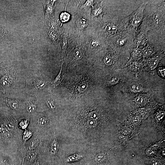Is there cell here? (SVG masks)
<instances>
[{
    "label": "cell",
    "instance_id": "d6a6232c",
    "mask_svg": "<svg viewBox=\"0 0 165 165\" xmlns=\"http://www.w3.org/2000/svg\"><path fill=\"white\" fill-rule=\"evenodd\" d=\"M139 112L142 115L144 116L146 113V111L144 108H140L139 109Z\"/></svg>",
    "mask_w": 165,
    "mask_h": 165
},
{
    "label": "cell",
    "instance_id": "5b68a950",
    "mask_svg": "<svg viewBox=\"0 0 165 165\" xmlns=\"http://www.w3.org/2000/svg\"><path fill=\"white\" fill-rule=\"evenodd\" d=\"M162 53L155 54L151 57H148L145 62L146 68L150 70H154L158 66L162 58Z\"/></svg>",
    "mask_w": 165,
    "mask_h": 165
},
{
    "label": "cell",
    "instance_id": "4dcf8cb0",
    "mask_svg": "<svg viewBox=\"0 0 165 165\" xmlns=\"http://www.w3.org/2000/svg\"><path fill=\"white\" fill-rule=\"evenodd\" d=\"M119 80V78L118 76L113 77L111 79L109 82L111 84H115L118 83Z\"/></svg>",
    "mask_w": 165,
    "mask_h": 165
},
{
    "label": "cell",
    "instance_id": "6da1fadb",
    "mask_svg": "<svg viewBox=\"0 0 165 165\" xmlns=\"http://www.w3.org/2000/svg\"><path fill=\"white\" fill-rule=\"evenodd\" d=\"M147 3V2H144L128 18L126 28L129 31L133 33L137 32L143 20L144 9Z\"/></svg>",
    "mask_w": 165,
    "mask_h": 165
},
{
    "label": "cell",
    "instance_id": "2e32d148",
    "mask_svg": "<svg viewBox=\"0 0 165 165\" xmlns=\"http://www.w3.org/2000/svg\"><path fill=\"white\" fill-rule=\"evenodd\" d=\"M83 157V155L81 154H75L68 157L67 158V161L68 162L77 161L82 159Z\"/></svg>",
    "mask_w": 165,
    "mask_h": 165
},
{
    "label": "cell",
    "instance_id": "4316f807",
    "mask_svg": "<svg viewBox=\"0 0 165 165\" xmlns=\"http://www.w3.org/2000/svg\"><path fill=\"white\" fill-rule=\"evenodd\" d=\"M134 102L137 104H142L145 102V99L144 97L139 96L135 98L134 100Z\"/></svg>",
    "mask_w": 165,
    "mask_h": 165
},
{
    "label": "cell",
    "instance_id": "836d02e7",
    "mask_svg": "<svg viewBox=\"0 0 165 165\" xmlns=\"http://www.w3.org/2000/svg\"><path fill=\"white\" fill-rule=\"evenodd\" d=\"M104 155H103V154H102V155H98V157H97V160H98V161H100V160H103V159L104 157Z\"/></svg>",
    "mask_w": 165,
    "mask_h": 165
},
{
    "label": "cell",
    "instance_id": "7c38bea8",
    "mask_svg": "<svg viewBox=\"0 0 165 165\" xmlns=\"http://www.w3.org/2000/svg\"><path fill=\"white\" fill-rule=\"evenodd\" d=\"M26 109L28 112L32 113L36 109V106L35 103L33 101L30 100L27 104Z\"/></svg>",
    "mask_w": 165,
    "mask_h": 165
},
{
    "label": "cell",
    "instance_id": "83f0119b",
    "mask_svg": "<svg viewBox=\"0 0 165 165\" xmlns=\"http://www.w3.org/2000/svg\"><path fill=\"white\" fill-rule=\"evenodd\" d=\"M93 0H87L85 3L82 5L81 7V8H86L93 7Z\"/></svg>",
    "mask_w": 165,
    "mask_h": 165
},
{
    "label": "cell",
    "instance_id": "e575fe53",
    "mask_svg": "<svg viewBox=\"0 0 165 165\" xmlns=\"http://www.w3.org/2000/svg\"><path fill=\"white\" fill-rule=\"evenodd\" d=\"M139 120L140 118L139 117H138V116H137V117H134V118H133V122H136L139 121Z\"/></svg>",
    "mask_w": 165,
    "mask_h": 165
},
{
    "label": "cell",
    "instance_id": "9a60e30c",
    "mask_svg": "<svg viewBox=\"0 0 165 165\" xmlns=\"http://www.w3.org/2000/svg\"><path fill=\"white\" fill-rule=\"evenodd\" d=\"M45 81L41 79H38L34 83V86L37 89H41L44 88L46 85Z\"/></svg>",
    "mask_w": 165,
    "mask_h": 165
},
{
    "label": "cell",
    "instance_id": "7402d4cb",
    "mask_svg": "<svg viewBox=\"0 0 165 165\" xmlns=\"http://www.w3.org/2000/svg\"><path fill=\"white\" fill-rule=\"evenodd\" d=\"M67 36L66 34L62 36L61 40V45L62 51H65L67 47Z\"/></svg>",
    "mask_w": 165,
    "mask_h": 165
},
{
    "label": "cell",
    "instance_id": "8fae6325",
    "mask_svg": "<svg viewBox=\"0 0 165 165\" xmlns=\"http://www.w3.org/2000/svg\"><path fill=\"white\" fill-rule=\"evenodd\" d=\"M4 100L6 104L12 109L15 110L18 109V103L16 100L6 98H4Z\"/></svg>",
    "mask_w": 165,
    "mask_h": 165
},
{
    "label": "cell",
    "instance_id": "e0dca14e",
    "mask_svg": "<svg viewBox=\"0 0 165 165\" xmlns=\"http://www.w3.org/2000/svg\"><path fill=\"white\" fill-rule=\"evenodd\" d=\"M70 15L66 12H63L60 16L61 21L62 23H65L69 21L70 19Z\"/></svg>",
    "mask_w": 165,
    "mask_h": 165
},
{
    "label": "cell",
    "instance_id": "cb8c5ba5",
    "mask_svg": "<svg viewBox=\"0 0 165 165\" xmlns=\"http://www.w3.org/2000/svg\"><path fill=\"white\" fill-rule=\"evenodd\" d=\"M73 55L77 59H80L82 58V52L79 49L77 48L74 50L73 51Z\"/></svg>",
    "mask_w": 165,
    "mask_h": 165
},
{
    "label": "cell",
    "instance_id": "9c48e42d",
    "mask_svg": "<svg viewBox=\"0 0 165 165\" xmlns=\"http://www.w3.org/2000/svg\"><path fill=\"white\" fill-rule=\"evenodd\" d=\"M105 30L108 34L110 35H114L117 33L118 31L117 26L113 23H109L106 25Z\"/></svg>",
    "mask_w": 165,
    "mask_h": 165
},
{
    "label": "cell",
    "instance_id": "d6986e66",
    "mask_svg": "<svg viewBox=\"0 0 165 165\" xmlns=\"http://www.w3.org/2000/svg\"><path fill=\"white\" fill-rule=\"evenodd\" d=\"M142 65V63H140L139 61H137L132 63L129 65H130L131 69L133 71H136L140 69Z\"/></svg>",
    "mask_w": 165,
    "mask_h": 165
},
{
    "label": "cell",
    "instance_id": "ac0fdd59",
    "mask_svg": "<svg viewBox=\"0 0 165 165\" xmlns=\"http://www.w3.org/2000/svg\"><path fill=\"white\" fill-rule=\"evenodd\" d=\"M59 147V145L58 142L56 141H53L52 143L51 147L52 153L53 155H55L58 151Z\"/></svg>",
    "mask_w": 165,
    "mask_h": 165
},
{
    "label": "cell",
    "instance_id": "8992f818",
    "mask_svg": "<svg viewBox=\"0 0 165 165\" xmlns=\"http://www.w3.org/2000/svg\"><path fill=\"white\" fill-rule=\"evenodd\" d=\"M129 51L131 57L129 61L126 64L125 66V67L134 62L139 61L143 57V49H140L136 47L130 49Z\"/></svg>",
    "mask_w": 165,
    "mask_h": 165
},
{
    "label": "cell",
    "instance_id": "603a6c76",
    "mask_svg": "<svg viewBox=\"0 0 165 165\" xmlns=\"http://www.w3.org/2000/svg\"><path fill=\"white\" fill-rule=\"evenodd\" d=\"M4 127L6 129L12 130L15 128V126L11 122L6 121L3 124Z\"/></svg>",
    "mask_w": 165,
    "mask_h": 165
},
{
    "label": "cell",
    "instance_id": "3957f363",
    "mask_svg": "<svg viewBox=\"0 0 165 165\" xmlns=\"http://www.w3.org/2000/svg\"><path fill=\"white\" fill-rule=\"evenodd\" d=\"M56 1H46L43 2L45 14V21L46 22L50 20H53L54 17V9Z\"/></svg>",
    "mask_w": 165,
    "mask_h": 165
},
{
    "label": "cell",
    "instance_id": "ba28073f",
    "mask_svg": "<svg viewBox=\"0 0 165 165\" xmlns=\"http://www.w3.org/2000/svg\"><path fill=\"white\" fill-rule=\"evenodd\" d=\"M143 49V57L144 58L151 57L155 54L153 46L148 42L145 45Z\"/></svg>",
    "mask_w": 165,
    "mask_h": 165
},
{
    "label": "cell",
    "instance_id": "52a82bcc",
    "mask_svg": "<svg viewBox=\"0 0 165 165\" xmlns=\"http://www.w3.org/2000/svg\"><path fill=\"white\" fill-rule=\"evenodd\" d=\"M106 13L105 6L103 5L102 2L98 3L94 6L92 7V17L93 18H102L103 15Z\"/></svg>",
    "mask_w": 165,
    "mask_h": 165
},
{
    "label": "cell",
    "instance_id": "f1b7e54d",
    "mask_svg": "<svg viewBox=\"0 0 165 165\" xmlns=\"http://www.w3.org/2000/svg\"><path fill=\"white\" fill-rule=\"evenodd\" d=\"M90 45L93 48H97L99 46L100 44L99 41L95 40H92L90 42Z\"/></svg>",
    "mask_w": 165,
    "mask_h": 165
},
{
    "label": "cell",
    "instance_id": "7a4b0ae2",
    "mask_svg": "<svg viewBox=\"0 0 165 165\" xmlns=\"http://www.w3.org/2000/svg\"><path fill=\"white\" fill-rule=\"evenodd\" d=\"M150 30V28L147 23L144 21L140 29L135 36L134 45L136 47L145 45L148 42L147 33Z\"/></svg>",
    "mask_w": 165,
    "mask_h": 165
},
{
    "label": "cell",
    "instance_id": "30bf717a",
    "mask_svg": "<svg viewBox=\"0 0 165 165\" xmlns=\"http://www.w3.org/2000/svg\"><path fill=\"white\" fill-rule=\"evenodd\" d=\"M63 60H62L61 68L60 72L58 75L56 77L54 81L52 82V84L53 86L56 87L60 84L63 79L64 75L63 74L62 70L63 65Z\"/></svg>",
    "mask_w": 165,
    "mask_h": 165
},
{
    "label": "cell",
    "instance_id": "d4e9b609",
    "mask_svg": "<svg viewBox=\"0 0 165 165\" xmlns=\"http://www.w3.org/2000/svg\"><path fill=\"white\" fill-rule=\"evenodd\" d=\"M104 63L107 66H110L112 65L113 60L112 58L110 56L107 55L104 58Z\"/></svg>",
    "mask_w": 165,
    "mask_h": 165
},
{
    "label": "cell",
    "instance_id": "1f68e13d",
    "mask_svg": "<svg viewBox=\"0 0 165 165\" xmlns=\"http://www.w3.org/2000/svg\"><path fill=\"white\" fill-rule=\"evenodd\" d=\"M158 73H159L163 77H165V72L164 67H161V68H158Z\"/></svg>",
    "mask_w": 165,
    "mask_h": 165
},
{
    "label": "cell",
    "instance_id": "ffe728a7",
    "mask_svg": "<svg viewBox=\"0 0 165 165\" xmlns=\"http://www.w3.org/2000/svg\"><path fill=\"white\" fill-rule=\"evenodd\" d=\"M7 31L4 30L2 27L0 26V41L6 39L7 37Z\"/></svg>",
    "mask_w": 165,
    "mask_h": 165
},
{
    "label": "cell",
    "instance_id": "f546056e",
    "mask_svg": "<svg viewBox=\"0 0 165 165\" xmlns=\"http://www.w3.org/2000/svg\"><path fill=\"white\" fill-rule=\"evenodd\" d=\"M46 103L48 106L52 110H54L56 109V106L55 104L53 102V101L52 100H47L46 101Z\"/></svg>",
    "mask_w": 165,
    "mask_h": 165
},
{
    "label": "cell",
    "instance_id": "277c9868",
    "mask_svg": "<svg viewBox=\"0 0 165 165\" xmlns=\"http://www.w3.org/2000/svg\"><path fill=\"white\" fill-rule=\"evenodd\" d=\"M13 71H9L4 74L0 78V83L4 88H8L11 86L15 80V76Z\"/></svg>",
    "mask_w": 165,
    "mask_h": 165
},
{
    "label": "cell",
    "instance_id": "44dd1931",
    "mask_svg": "<svg viewBox=\"0 0 165 165\" xmlns=\"http://www.w3.org/2000/svg\"><path fill=\"white\" fill-rule=\"evenodd\" d=\"M142 87L139 85L135 84L133 85L131 87V89L132 92L134 93H138L141 92L142 90Z\"/></svg>",
    "mask_w": 165,
    "mask_h": 165
},
{
    "label": "cell",
    "instance_id": "484cf974",
    "mask_svg": "<svg viewBox=\"0 0 165 165\" xmlns=\"http://www.w3.org/2000/svg\"><path fill=\"white\" fill-rule=\"evenodd\" d=\"M38 122L40 126H45L47 123V118L45 117H41L39 118L38 120Z\"/></svg>",
    "mask_w": 165,
    "mask_h": 165
},
{
    "label": "cell",
    "instance_id": "5bb4252c",
    "mask_svg": "<svg viewBox=\"0 0 165 165\" xmlns=\"http://www.w3.org/2000/svg\"><path fill=\"white\" fill-rule=\"evenodd\" d=\"M88 23V21L86 19L84 18H81L78 21V27L81 30H84L87 26Z\"/></svg>",
    "mask_w": 165,
    "mask_h": 165
},
{
    "label": "cell",
    "instance_id": "4fadbf2b",
    "mask_svg": "<svg viewBox=\"0 0 165 165\" xmlns=\"http://www.w3.org/2000/svg\"><path fill=\"white\" fill-rule=\"evenodd\" d=\"M48 37L51 41L56 42L58 39V36L56 31L52 29H50L48 32Z\"/></svg>",
    "mask_w": 165,
    "mask_h": 165
}]
</instances>
